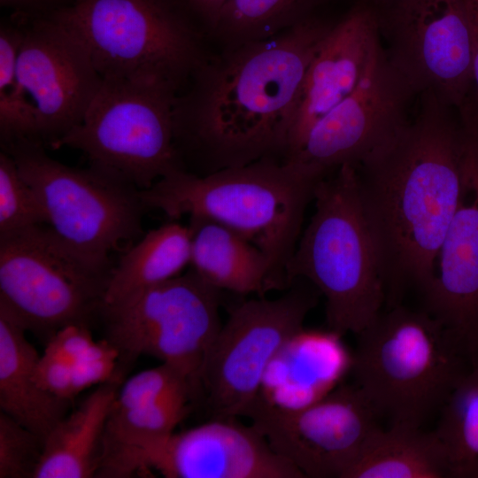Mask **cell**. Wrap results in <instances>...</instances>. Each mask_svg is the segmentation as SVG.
Segmentation results:
<instances>
[{"label": "cell", "instance_id": "6da1fadb", "mask_svg": "<svg viewBox=\"0 0 478 478\" xmlns=\"http://www.w3.org/2000/svg\"><path fill=\"white\" fill-rule=\"evenodd\" d=\"M331 27L302 19L206 59L173 105L181 169L206 175L261 159L288 160L305 75Z\"/></svg>", "mask_w": 478, "mask_h": 478}, {"label": "cell", "instance_id": "7a4b0ae2", "mask_svg": "<svg viewBox=\"0 0 478 478\" xmlns=\"http://www.w3.org/2000/svg\"><path fill=\"white\" fill-rule=\"evenodd\" d=\"M417 116L356 167L386 305L431 284L461 186V134L447 104L422 95Z\"/></svg>", "mask_w": 478, "mask_h": 478}, {"label": "cell", "instance_id": "3957f363", "mask_svg": "<svg viewBox=\"0 0 478 478\" xmlns=\"http://www.w3.org/2000/svg\"><path fill=\"white\" fill-rule=\"evenodd\" d=\"M325 177L292 160L261 159L206 175L176 169L141 190V197L148 211L171 220L201 217L239 233L267 256L281 289L289 287L286 266L306 207Z\"/></svg>", "mask_w": 478, "mask_h": 478}, {"label": "cell", "instance_id": "277c9868", "mask_svg": "<svg viewBox=\"0 0 478 478\" xmlns=\"http://www.w3.org/2000/svg\"><path fill=\"white\" fill-rule=\"evenodd\" d=\"M313 200L314 212L286 266L288 285L310 281L326 299L329 329L357 335L382 312L386 295L356 167L343 165L323 178Z\"/></svg>", "mask_w": 478, "mask_h": 478}, {"label": "cell", "instance_id": "5b68a950", "mask_svg": "<svg viewBox=\"0 0 478 478\" xmlns=\"http://www.w3.org/2000/svg\"><path fill=\"white\" fill-rule=\"evenodd\" d=\"M351 370L380 416L421 427L472 367L425 309L388 307L357 335Z\"/></svg>", "mask_w": 478, "mask_h": 478}, {"label": "cell", "instance_id": "8992f818", "mask_svg": "<svg viewBox=\"0 0 478 478\" xmlns=\"http://www.w3.org/2000/svg\"><path fill=\"white\" fill-rule=\"evenodd\" d=\"M104 78L164 83L178 94L207 59L200 35L166 0H84L50 12Z\"/></svg>", "mask_w": 478, "mask_h": 478}, {"label": "cell", "instance_id": "52a82bcc", "mask_svg": "<svg viewBox=\"0 0 478 478\" xmlns=\"http://www.w3.org/2000/svg\"><path fill=\"white\" fill-rule=\"evenodd\" d=\"M177 95L164 83L104 78L81 122L50 148L78 150L89 165L148 189L181 169L173 142Z\"/></svg>", "mask_w": 478, "mask_h": 478}, {"label": "cell", "instance_id": "ba28073f", "mask_svg": "<svg viewBox=\"0 0 478 478\" xmlns=\"http://www.w3.org/2000/svg\"><path fill=\"white\" fill-rule=\"evenodd\" d=\"M221 290L191 268L173 279L103 305L104 337L119 351L116 381L120 382L142 355L177 369L199 388L208 354L221 328Z\"/></svg>", "mask_w": 478, "mask_h": 478}, {"label": "cell", "instance_id": "9c48e42d", "mask_svg": "<svg viewBox=\"0 0 478 478\" xmlns=\"http://www.w3.org/2000/svg\"><path fill=\"white\" fill-rule=\"evenodd\" d=\"M112 262L96 259L39 225L0 236V301L47 337L98 318Z\"/></svg>", "mask_w": 478, "mask_h": 478}, {"label": "cell", "instance_id": "30bf717a", "mask_svg": "<svg viewBox=\"0 0 478 478\" xmlns=\"http://www.w3.org/2000/svg\"><path fill=\"white\" fill-rule=\"evenodd\" d=\"M35 192L49 225L85 254H111L143 235L147 208L141 190L98 167L80 169L50 157L44 144L24 138L3 148Z\"/></svg>", "mask_w": 478, "mask_h": 478}, {"label": "cell", "instance_id": "8fae6325", "mask_svg": "<svg viewBox=\"0 0 478 478\" xmlns=\"http://www.w3.org/2000/svg\"><path fill=\"white\" fill-rule=\"evenodd\" d=\"M316 304L313 291L293 282L278 298H252L231 309L199 379L217 418L246 415L260 397L270 366L304 329Z\"/></svg>", "mask_w": 478, "mask_h": 478}, {"label": "cell", "instance_id": "7c38bea8", "mask_svg": "<svg viewBox=\"0 0 478 478\" xmlns=\"http://www.w3.org/2000/svg\"><path fill=\"white\" fill-rule=\"evenodd\" d=\"M388 1L386 16L377 13L378 32L392 67L414 94L459 107L473 85L466 0Z\"/></svg>", "mask_w": 478, "mask_h": 478}, {"label": "cell", "instance_id": "4fadbf2b", "mask_svg": "<svg viewBox=\"0 0 478 478\" xmlns=\"http://www.w3.org/2000/svg\"><path fill=\"white\" fill-rule=\"evenodd\" d=\"M245 417L304 478H346L381 416L353 382L298 407L259 397Z\"/></svg>", "mask_w": 478, "mask_h": 478}, {"label": "cell", "instance_id": "5bb4252c", "mask_svg": "<svg viewBox=\"0 0 478 478\" xmlns=\"http://www.w3.org/2000/svg\"><path fill=\"white\" fill-rule=\"evenodd\" d=\"M461 186L424 309L440 321L471 366L478 365V101L460 107Z\"/></svg>", "mask_w": 478, "mask_h": 478}, {"label": "cell", "instance_id": "9a60e30c", "mask_svg": "<svg viewBox=\"0 0 478 478\" xmlns=\"http://www.w3.org/2000/svg\"><path fill=\"white\" fill-rule=\"evenodd\" d=\"M19 14L17 80L35 107L37 140L50 147L81 122L103 78L81 42L51 15Z\"/></svg>", "mask_w": 478, "mask_h": 478}, {"label": "cell", "instance_id": "2e32d148", "mask_svg": "<svg viewBox=\"0 0 478 478\" xmlns=\"http://www.w3.org/2000/svg\"><path fill=\"white\" fill-rule=\"evenodd\" d=\"M412 95L379 39L358 86L314 125L289 160L324 176L343 165L358 166L405 125Z\"/></svg>", "mask_w": 478, "mask_h": 478}, {"label": "cell", "instance_id": "e0dca14e", "mask_svg": "<svg viewBox=\"0 0 478 478\" xmlns=\"http://www.w3.org/2000/svg\"><path fill=\"white\" fill-rule=\"evenodd\" d=\"M166 478H304L252 425L216 418L173 433L143 456L140 473Z\"/></svg>", "mask_w": 478, "mask_h": 478}, {"label": "cell", "instance_id": "ac0fdd59", "mask_svg": "<svg viewBox=\"0 0 478 478\" xmlns=\"http://www.w3.org/2000/svg\"><path fill=\"white\" fill-rule=\"evenodd\" d=\"M378 41L377 12L367 6L356 7L331 27L305 75L288 160L301 150L314 125L355 89Z\"/></svg>", "mask_w": 478, "mask_h": 478}, {"label": "cell", "instance_id": "d6986e66", "mask_svg": "<svg viewBox=\"0 0 478 478\" xmlns=\"http://www.w3.org/2000/svg\"><path fill=\"white\" fill-rule=\"evenodd\" d=\"M27 327L0 301V411L45 439L66 415L69 400L42 389L34 374L40 357Z\"/></svg>", "mask_w": 478, "mask_h": 478}, {"label": "cell", "instance_id": "ffe728a7", "mask_svg": "<svg viewBox=\"0 0 478 478\" xmlns=\"http://www.w3.org/2000/svg\"><path fill=\"white\" fill-rule=\"evenodd\" d=\"M190 268L220 290L258 294L277 289L267 256L235 230L214 220L189 217Z\"/></svg>", "mask_w": 478, "mask_h": 478}, {"label": "cell", "instance_id": "44dd1931", "mask_svg": "<svg viewBox=\"0 0 478 478\" xmlns=\"http://www.w3.org/2000/svg\"><path fill=\"white\" fill-rule=\"evenodd\" d=\"M117 382L100 384L60 420L44 439L35 478H89L100 467L104 436L117 394Z\"/></svg>", "mask_w": 478, "mask_h": 478}, {"label": "cell", "instance_id": "7402d4cb", "mask_svg": "<svg viewBox=\"0 0 478 478\" xmlns=\"http://www.w3.org/2000/svg\"><path fill=\"white\" fill-rule=\"evenodd\" d=\"M193 394L185 388L148 405L121 411L112 407L96 476L124 478L139 473L146 452L174 433Z\"/></svg>", "mask_w": 478, "mask_h": 478}, {"label": "cell", "instance_id": "603a6c76", "mask_svg": "<svg viewBox=\"0 0 478 478\" xmlns=\"http://www.w3.org/2000/svg\"><path fill=\"white\" fill-rule=\"evenodd\" d=\"M346 478H451V471L434 430L391 423L371 436Z\"/></svg>", "mask_w": 478, "mask_h": 478}, {"label": "cell", "instance_id": "cb8c5ba5", "mask_svg": "<svg viewBox=\"0 0 478 478\" xmlns=\"http://www.w3.org/2000/svg\"><path fill=\"white\" fill-rule=\"evenodd\" d=\"M190 263L188 225L171 221L150 230L114 264L103 305H111L136 292L181 274Z\"/></svg>", "mask_w": 478, "mask_h": 478}, {"label": "cell", "instance_id": "d4e9b609", "mask_svg": "<svg viewBox=\"0 0 478 478\" xmlns=\"http://www.w3.org/2000/svg\"><path fill=\"white\" fill-rule=\"evenodd\" d=\"M434 432L445 451L451 478H478V365L441 407Z\"/></svg>", "mask_w": 478, "mask_h": 478}, {"label": "cell", "instance_id": "484cf974", "mask_svg": "<svg viewBox=\"0 0 478 478\" xmlns=\"http://www.w3.org/2000/svg\"><path fill=\"white\" fill-rule=\"evenodd\" d=\"M24 36L23 22L15 15L0 27V140L2 148L15 141L37 140L36 110L17 80V60ZM38 141V140H37Z\"/></svg>", "mask_w": 478, "mask_h": 478}, {"label": "cell", "instance_id": "4316f807", "mask_svg": "<svg viewBox=\"0 0 478 478\" xmlns=\"http://www.w3.org/2000/svg\"><path fill=\"white\" fill-rule=\"evenodd\" d=\"M312 0H227L215 32L230 46L270 37L295 25Z\"/></svg>", "mask_w": 478, "mask_h": 478}, {"label": "cell", "instance_id": "83f0119b", "mask_svg": "<svg viewBox=\"0 0 478 478\" xmlns=\"http://www.w3.org/2000/svg\"><path fill=\"white\" fill-rule=\"evenodd\" d=\"M47 224L43 208L13 158L0 153V236Z\"/></svg>", "mask_w": 478, "mask_h": 478}, {"label": "cell", "instance_id": "f1b7e54d", "mask_svg": "<svg viewBox=\"0 0 478 478\" xmlns=\"http://www.w3.org/2000/svg\"><path fill=\"white\" fill-rule=\"evenodd\" d=\"M44 439L0 411V478H35Z\"/></svg>", "mask_w": 478, "mask_h": 478}, {"label": "cell", "instance_id": "f546056e", "mask_svg": "<svg viewBox=\"0 0 478 478\" xmlns=\"http://www.w3.org/2000/svg\"><path fill=\"white\" fill-rule=\"evenodd\" d=\"M185 388H195L181 372L166 363L129 378L118 390L115 410H128L156 403Z\"/></svg>", "mask_w": 478, "mask_h": 478}, {"label": "cell", "instance_id": "4dcf8cb0", "mask_svg": "<svg viewBox=\"0 0 478 478\" xmlns=\"http://www.w3.org/2000/svg\"><path fill=\"white\" fill-rule=\"evenodd\" d=\"M119 357L118 350L107 339L94 341L73 364L75 396L93 385L117 382Z\"/></svg>", "mask_w": 478, "mask_h": 478}, {"label": "cell", "instance_id": "1f68e13d", "mask_svg": "<svg viewBox=\"0 0 478 478\" xmlns=\"http://www.w3.org/2000/svg\"><path fill=\"white\" fill-rule=\"evenodd\" d=\"M93 342L89 325L68 324L57 330L47 340L42 355L73 365Z\"/></svg>", "mask_w": 478, "mask_h": 478}, {"label": "cell", "instance_id": "d6a6232c", "mask_svg": "<svg viewBox=\"0 0 478 478\" xmlns=\"http://www.w3.org/2000/svg\"><path fill=\"white\" fill-rule=\"evenodd\" d=\"M34 377L42 389L57 397L70 400L75 396L70 363L40 355Z\"/></svg>", "mask_w": 478, "mask_h": 478}, {"label": "cell", "instance_id": "836d02e7", "mask_svg": "<svg viewBox=\"0 0 478 478\" xmlns=\"http://www.w3.org/2000/svg\"><path fill=\"white\" fill-rule=\"evenodd\" d=\"M194 29V21L201 22L213 31L227 0H166Z\"/></svg>", "mask_w": 478, "mask_h": 478}, {"label": "cell", "instance_id": "e575fe53", "mask_svg": "<svg viewBox=\"0 0 478 478\" xmlns=\"http://www.w3.org/2000/svg\"><path fill=\"white\" fill-rule=\"evenodd\" d=\"M4 7L27 15H42L74 4V0H0Z\"/></svg>", "mask_w": 478, "mask_h": 478}, {"label": "cell", "instance_id": "d590c367", "mask_svg": "<svg viewBox=\"0 0 478 478\" xmlns=\"http://www.w3.org/2000/svg\"><path fill=\"white\" fill-rule=\"evenodd\" d=\"M466 3L471 20L473 84L478 93V0H466Z\"/></svg>", "mask_w": 478, "mask_h": 478}, {"label": "cell", "instance_id": "8d00e7d4", "mask_svg": "<svg viewBox=\"0 0 478 478\" xmlns=\"http://www.w3.org/2000/svg\"><path fill=\"white\" fill-rule=\"evenodd\" d=\"M81 1H84V0H74V3H78V2H81Z\"/></svg>", "mask_w": 478, "mask_h": 478}, {"label": "cell", "instance_id": "74e56055", "mask_svg": "<svg viewBox=\"0 0 478 478\" xmlns=\"http://www.w3.org/2000/svg\"><path fill=\"white\" fill-rule=\"evenodd\" d=\"M378 1H379V2H383V3H384V2H386L387 0H378Z\"/></svg>", "mask_w": 478, "mask_h": 478}]
</instances>
